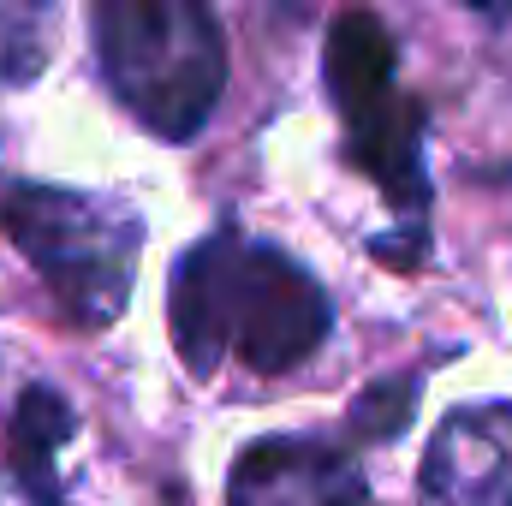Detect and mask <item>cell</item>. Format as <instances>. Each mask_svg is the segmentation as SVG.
<instances>
[{
  "label": "cell",
  "instance_id": "cell-3",
  "mask_svg": "<svg viewBox=\"0 0 512 506\" xmlns=\"http://www.w3.org/2000/svg\"><path fill=\"white\" fill-rule=\"evenodd\" d=\"M0 227L18 256L42 274L60 310L78 328H108L131 298L143 221L120 197L60 191V185H12L0 197Z\"/></svg>",
  "mask_w": 512,
  "mask_h": 506
},
{
  "label": "cell",
  "instance_id": "cell-8",
  "mask_svg": "<svg viewBox=\"0 0 512 506\" xmlns=\"http://www.w3.org/2000/svg\"><path fill=\"white\" fill-rule=\"evenodd\" d=\"M48 0H0V84H30L48 60Z\"/></svg>",
  "mask_w": 512,
  "mask_h": 506
},
{
  "label": "cell",
  "instance_id": "cell-1",
  "mask_svg": "<svg viewBox=\"0 0 512 506\" xmlns=\"http://www.w3.org/2000/svg\"><path fill=\"white\" fill-rule=\"evenodd\" d=\"M167 322L179 358L197 376L221 364H239L251 376H286L322 352L334 310L304 262H292L268 239L221 227L173 262Z\"/></svg>",
  "mask_w": 512,
  "mask_h": 506
},
{
  "label": "cell",
  "instance_id": "cell-6",
  "mask_svg": "<svg viewBox=\"0 0 512 506\" xmlns=\"http://www.w3.org/2000/svg\"><path fill=\"white\" fill-rule=\"evenodd\" d=\"M233 506H376L358 465L316 441H256L233 465Z\"/></svg>",
  "mask_w": 512,
  "mask_h": 506
},
{
  "label": "cell",
  "instance_id": "cell-2",
  "mask_svg": "<svg viewBox=\"0 0 512 506\" xmlns=\"http://www.w3.org/2000/svg\"><path fill=\"white\" fill-rule=\"evenodd\" d=\"M102 78L161 143H191L227 90V36L209 0H96Z\"/></svg>",
  "mask_w": 512,
  "mask_h": 506
},
{
  "label": "cell",
  "instance_id": "cell-10",
  "mask_svg": "<svg viewBox=\"0 0 512 506\" xmlns=\"http://www.w3.org/2000/svg\"><path fill=\"white\" fill-rule=\"evenodd\" d=\"M477 12H512V0H471Z\"/></svg>",
  "mask_w": 512,
  "mask_h": 506
},
{
  "label": "cell",
  "instance_id": "cell-5",
  "mask_svg": "<svg viewBox=\"0 0 512 506\" xmlns=\"http://www.w3.org/2000/svg\"><path fill=\"white\" fill-rule=\"evenodd\" d=\"M423 506H512V405L453 411L423 453Z\"/></svg>",
  "mask_w": 512,
  "mask_h": 506
},
{
  "label": "cell",
  "instance_id": "cell-7",
  "mask_svg": "<svg viewBox=\"0 0 512 506\" xmlns=\"http://www.w3.org/2000/svg\"><path fill=\"white\" fill-rule=\"evenodd\" d=\"M66 441H72V405L48 381H30L18 393L12 435H6V459H12L30 506H66V495H60V447Z\"/></svg>",
  "mask_w": 512,
  "mask_h": 506
},
{
  "label": "cell",
  "instance_id": "cell-4",
  "mask_svg": "<svg viewBox=\"0 0 512 506\" xmlns=\"http://www.w3.org/2000/svg\"><path fill=\"white\" fill-rule=\"evenodd\" d=\"M328 90L334 108L352 131V161L382 185L387 203L423 209L429 179H423V108L399 90V54L393 36L370 6H352L328 24Z\"/></svg>",
  "mask_w": 512,
  "mask_h": 506
},
{
  "label": "cell",
  "instance_id": "cell-9",
  "mask_svg": "<svg viewBox=\"0 0 512 506\" xmlns=\"http://www.w3.org/2000/svg\"><path fill=\"white\" fill-rule=\"evenodd\" d=\"M411 405H417V381L411 376H387V381H376V387L364 393V405L352 411V429L370 435V441H382V435H393V429L411 417Z\"/></svg>",
  "mask_w": 512,
  "mask_h": 506
}]
</instances>
